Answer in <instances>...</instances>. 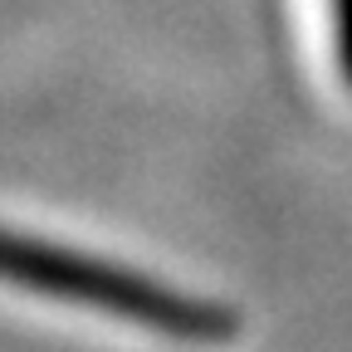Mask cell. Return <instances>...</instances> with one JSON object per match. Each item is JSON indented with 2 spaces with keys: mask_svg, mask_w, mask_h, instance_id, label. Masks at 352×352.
<instances>
[{
  "mask_svg": "<svg viewBox=\"0 0 352 352\" xmlns=\"http://www.w3.org/2000/svg\"><path fill=\"white\" fill-rule=\"evenodd\" d=\"M0 289L50 298L64 308H88L118 328L166 338V342H226L235 318L226 303L186 294L166 279H152L132 264L69 250L54 240H34L25 230L0 226Z\"/></svg>",
  "mask_w": 352,
  "mask_h": 352,
  "instance_id": "cell-1",
  "label": "cell"
},
{
  "mask_svg": "<svg viewBox=\"0 0 352 352\" xmlns=\"http://www.w3.org/2000/svg\"><path fill=\"white\" fill-rule=\"evenodd\" d=\"M323 6H328V34H333L338 74L352 88V0H323Z\"/></svg>",
  "mask_w": 352,
  "mask_h": 352,
  "instance_id": "cell-2",
  "label": "cell"
}]
</instances>
